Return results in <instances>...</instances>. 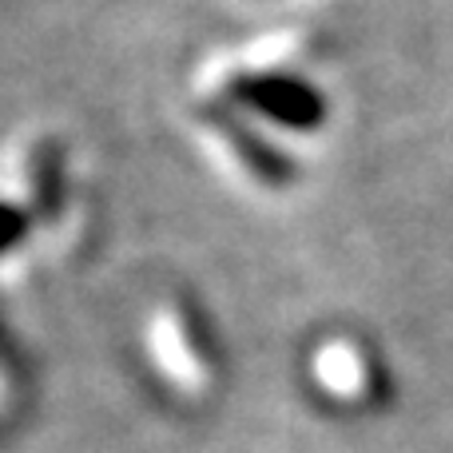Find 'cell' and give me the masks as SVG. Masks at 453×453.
Returning a JSON list of instances; mask_svg holds the SVG:
<instances>
[{"label": "cell", "instance_id": "6da1fadb", "mask_svg": "<svg viewBox=\"0 0 453 453\" xmlns=\"http://www.w3.org/2000/svg\"><path fill=\"white\" fill-rule=\"evenodd\" d=\"M148 350H151V358H156V366L164 370L180 390L196 394L207 386V366L199 362V350H196V342H191V330H188V322H183L180 311L164 306V311L151 314Z\"/></svg>", "mask_w": 453, "mask_h": 453}, {"label": "cell", "instance_id": "7a4b0ae2", "mask_svg": "<svg viewBox=\"0 0 453 453\" xmlns=\"http://www.w3.org/2000/svg\"><path fill=\"white\" fill-rule=\"evenodd\" d=\"M314 374H319V382L326 386V390H334L338 398H354V394L366 386V366H362V358L346 342H334V346H326V350H319Z\"/></svg>", "mask_w": 453, "mask_h": 453}]
</instances>
